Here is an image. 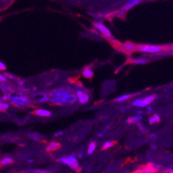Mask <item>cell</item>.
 <instances>
[{
	"label": "cell",
	"instance_id": "1",
	"mask_svg": "<svg viewBox=\"0 0 173 173\" xmlns=\"http://www.w3.org/2000/svg\"><path fill=\"white\" fill-rule=\"evenodd\" d=\"M52 102L56 104L72 103L77 100V97L70 92L66 90H58L51 93Z\"/></svg>",
	"mask_w": 173,
	"mask_h": 173
},
{
	"label": "cell",
	"instance_id": "2",
	"mask_svg": "<svg viewBox=\"0 0 173 173\" xmlns=\"http://www.w3.org/2000/svg\"><path fill=\"white\" fill-rule=\"evenodd\" d=\"M163 48L160 46H147V45H141L137 46V50L144 53H159L162 51Z\"/></svg>",
	"mask_w": 173,
	"mask_h": 173
},
{
	"label": "cell",
	"instance_id": "3",
	"mask_svg": "<svg viewBox=\"0 0 173 173\" xmlns=\"http://www.w3.org/2000/svg\"><path fill=\"white\" fill-rule=\"evenodd\" d=\"M155 98V96L154 95H152V96H149V97H146L145 98H142V99H137L135 100L134 102H133V106H136V107H146L147 106L148 104H150L151 102H153Z\"/></svg>",
	"mask_w": 173,
	"mask_h": 173
},
{
	"label": "cell",
	"instance_id": "4",
	"mask_svg": "<svg viewBox=\"0 0 173 173\" xmlns=\"http://www.w3.org/2000/svg\"><path fill=\"white\" fill-rule=\"evenodd\" d=\"M61 161L62 163L69 165L73 170H76L77 168H79V162L74 156H69L67 158H61Z\"/></svg>",
	"mask_w": 173,
	"mask_h": 173
},
{
	"label": "cell",
	"instance_id": "5",
	"mask_svg": "<svg viewBox=\"0 0 173 173\" xmlns=\"http://www.w3.org/2000/svg\"><path fill=\"white\" fill-rule=\"evenodd\" d=\"M11 102L16 106H23L29 103V100L27 97H11L10 98Z\"/></svg>",
	"mask_w": 173,
	"mask_h": 173
},
{
	"label": "cell",
	"instance_id": "6",
	"mask_svg": "<svg viewBox=\"0 0 173 173\" xmlns=\"http://www.w3.org/2000/svg\"><path fill=\"white\" fill-rule=\"evenodd\" d=\"M94 25H95V27L100 31L106 38H111L112 37V35H111L110 31L109 30V29L106 28L102 23H101V22H95Z\"/></svg>",
	"mask_w": 173,
	"mask_h": 173
},
{
	"label": "cell",
	"instance_id": "7",
	"mask_svg": "<svg viewBox=\"0 0 173 173\" xmlns=\"http://www.w3.org/2000/svg\"><path fill=\"white\" fill-rule=\"evenodd\" d=\"M77 95H78L79 101L80 103H86L89 101V96L86 93L81 92V91H78L77 92Z\"/></svg>",
	"mask_w": 173,
	"mask_h": 173
},
{
	"label": "cell",
	"instance_id": "8",
	"mask_svg": "<svg viewBox=\"0 0 173 173\" xmlns=\"http://www.w3.org/2000/svg\"><path fill=\"white\" fill-rule=\"evenodd\" d=\"M123 49L127 52L137 51V45H134L131 42H126L123 44Z\"/></svg>",
	"mask_w": 173,
	"mask_h": 173
},
{
	"label": "cell",
	"instance_id": "9",
	"mask_svg": "<svg viewBox=\"0 0 173 173\" xmlns=\"http://www.w3.org/2000/svg\"><path fill=\"white\" fill-rule=\"evenodd\" d=\"M61 146V145L60 143L57 142H51L47 147V151L48 152H53V151H56L58 150L60 147Z\"/></svg>",
	"mask_w": 173,
	"mask_h": 173
},
{
	"label": "cell",
	"instance_id": "10",
	"mask_svg": "<svg viewBox=\"0 0 173 173\" xmlns=\"http://www.w3.org/2000/svg\"><path fill=\"white\" fill-rule=\"evenodd\" d=\"M140 3H141V0H132V1H130V2H128V3L123 7L122 10H124V11H127V10L131 9V8L133 7L134 5H136V4H140Z\"/></svg>",
	"mask_w": 173,
	"mask_h": 173
},
{
	"label": "cell",
	"instance_id": "11",
	"mask_svg": "<svg viewBox=\"0 0 173 173\" xmlns=\"http://www.w3.org/2000/svg\"><path fill=\"white\" fill-rule=\"evenodd\" d=\"M33 113L39 116H50L51 115V112L47 110H36Z\"/></svg>",
	"mask_w": 173,
	"mask_h": 173
},
{
	"label": "cell",
	"instance_id": "12",
	"mask_svg": "<svg viewBox=\"0 0 173 173\" xmlns=\"http://www.w3.org/2000/svg\"><path fill=\"white\" fill-rule=\"evenodd\" d=\"M83 75L86 79H92V77H93V71L91 69H89V68H85L84 70V71H83Z\"/></svg>",
	"mask_w": 173,
	"mask_h": 173
},
{
	"label": "cell",
	"instance_id": "13",
	"mask_svg": "<svg viewBox=\"0 0 173 173\" xmlns=\"http://www.w3.org/2000/svg\"><path fill=\"white\" fill-rule=\"evenodd\" d=\"M131 97H132V95H122L121 97H117V98L115 99V101H117V102H122V101L128 100V99L130 98Z\"/></svg>",
	"mask_w": 173,
	"mask_h": 173
},
{
	"label": "cell",
	"instance_id": "14",
	"mask_svg": "<svg viewBox=\"0 0 173 173\" xmlns=\"http://www.w3.org/2000/svg\"><path fill=\"white\" fill-rule=\"evenodd\" d=\"M160 122V118L158 115H154L153 116H152L149 120V123L150 124H153L154 122Z\"/></svg>",
	"mask_w": 173,
	"mask_h": 173
},
{
	"label": "cell",
	"instance_id": "15",
	"mask_svg": "<svg viewBox=\"0 0 173 173\" xmlns=\"http://www.w3.org/2000/svg\"><path fill=\"white\" fill-rule=\"evenodd\" d=\"M96 143L95 142H92L90 144V146H89V148H88V154H92L94 151H95V149H96Z\"/></svg>",
	"mask_w": 173,
	"mask_h": 173
},
{
	"label": "cell",
	"instance_id": "16",
	"mask_svg": "<svg viewBox=\"0 0 173 173\" xmlns=\"http://www.w3.org/2000/svg\"><path fill=\"white\" fill-rule=\"evenodd\" d=\"M9 104L8 103H4V102H0V111H5L8 108H9Z\"/></svg>",
	"mask_w": 173,
	"mask_h": 173
},
{
	"label": "cell",
	"instance_id": "17",
	"mask_svg": "<svg viewBox=\"0 0 173 173\" xmlns=\"http://www.w3.org/2000/svg\"><path fill=\"white\" fill-rule=\"evenodd\" d=\"M114 145H115V142L108 141V142H106L104 145H103V146H102V150H105V149L110 148V147H112Z\"/></svg>",
	"mask_w": 173,
	"mask_h": 173
},
{
	"label": "cell",
	"instance_id": "18",
	"mask_svg": "<svg viewBox=\"0 0 173 173\" xmlns=\"http://www.w3.org/2000/svg\"><path fill=\"white\" fill-rule=\"evenodd\" d=\"M12 163V159L10 158H4L2 161H1V165H5L8 164Z\"/></svg>",
	"mask_w": 173,
	"mask_h": 173
},
{
	"label": "cell",
	"instance_id": "19",
	"mask_svg": "<svg viewBox=\"0 0 173 173\" xmlns=\"http://www.w3.org/2000/svg\"><path fill=\"white\" fill-rule=\"evenodd\" d=\"M133 63H135V64H146L147 61L146 60H144V59H136V60H133L132 61Z\"/></svg>",
	"mask_w": 173,
	"mask_h": 173
},
{
	"label": "cell",
	"instance_id": "20",
	"mask_svg": "<svg viewBox=\"0 0 173 173\" xmlns=\"http://www.w3.org/2000/svg\"><path fill=\"white\" fill-rule=\"evenodd\" d=\"M4 70H6V66L3 62H0V71H4Z\"/></svg>",
	"mask_w": 173,
	"mask_h": 173
},
{
	"label": "cell",
	"instance_id": "21",
	"mask_svg": "<svg viewBox=\"0 0 173 173\" xmlns=\"http://www.w3.org/2000/svg\"><path fill=\"white\" fill-rule=\"evenodd\" d=\"M48 100H49V98H48V97H44L41 98L39 101H40V102H48Z\"/></svg>",
	"mask_w": 173,
	"mask_h": 173
},
{
	"label": "cell",
	"instance_id": "22",
	"mask_svg": "<svg viewBox=\"0 0 173 173\" xmlns=\"http://www.w3.org/2000/svg\"><path fill=\"white\" fill-rule=\"evenodd\" d=\"M6 80H7V79H6V78H5L4 75H1V74H0V82H5Z\"/></svg>",
	"mask_w": 173,
	"mask_h": 173
},
{
	"label": "cell",
	"instance_id": "23",
	"mask_svg": "<svg viewBox=\"0 0 173 173\" xmlns=\"http://www.w3.org/2000/svg\"><path fill=\"white\" fill-rule=\"evenodd\" d=\"M61 133H62V132H57L56 133H55V136H58V135H61Z\"/></svg>",
	"mask_w": 173,
	"mask_h": 173
},
{
	"label": "cell",
	"instance_id": "24",
	"mask_svg": "<svg viewBox=\"0 0 173 173\" xmlns=\"http://www.w3.org/2000/svg\"><path fill=\"white\" fill-rule=\"evenodd\" d=\"M1 101H2V98H1V97H0V102H1Z\"/></svg>",
	"mask_w": 173,
	"mask_h": 173
}]
</instances>
